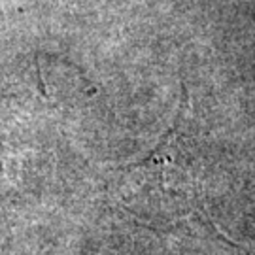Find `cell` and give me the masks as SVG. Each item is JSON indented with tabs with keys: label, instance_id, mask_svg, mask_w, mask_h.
Returning a JSON list of instances; mask_svg holds the SVG:
<instances>
[{
	"label": "cell",
	"instance_id": "1",
	"mask_svg": "<svg viewBox=\"0 0 255 255\" xmlns=\"http://www.w3.org/2000/svg\"><path fill=\"white\" fill-rule=\"evenodd\" d=\"M189 114V95L183 91V104L178 110L172 127L166 130L161 142L155 146L151 153L146 155L144 161L132 164L130 172L140 178V183L146 185V201L153 199L155 206L164 204V218L168 212L182 216L180 206H185V212H193V202L197 193L182 187H195L193 168V146L189 144V132L185 130Z\"/></svg>",
	"mask_w": 255,
	"mask_h": 255
}]
</instances>
